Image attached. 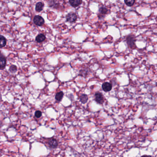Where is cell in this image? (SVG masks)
I'll list each match as a JSON object with an SVG mask.
<instances>
[{
	"mask_svg": "<svg viewBox=\"0 0 157 157\" xmlns=\"http://www.w3.org/2000/svg\"><path fill=\"white\" fill-rule=\"evenodd\" d=\"M95 100L99 104H102L104 102V99L102 93L99 92H96L95 95Z\"/></svg>",
	"mask_w": 157,
	"mask_h": 157,
	"instance_id": "cell-1",
	"label": "cell"
},
{
	"mask_svg": "<svg viewBox=\"0 0 157 157\" xmlns=\"http://www.w3.org/2000/svg\"><path fill=\"white\" fill-rule=\"evenodd\" d=\"M77 16L76 14L73 13H69L66 16V21L70 23L74 22L77 20Z\"/></svg>",
	"mask_w": 157,
	"mask_h": 157,
	"instance_id": "cell-2",
	"label": "cell"
},
{
	"mask_svg": "<svg viewBox=\"0 0 157 157\" xmlns=\"http://www.w3.org/2000/svg\"><path fill=\"white\" fill-rule=\"evenodd\" d=\"M34 23L38 26H41L44 24V20L41 16L39 15L35 16L33 19Z\"/></svg>",
	"mask_w": 157,
	"mask_h": 157,
	"instance_id": "cell-3",
	"label": "cell"
},
{
	"mask_svg": "<svg viewBox=\"0 0 157 157\" xmlns=\"http://www.w3.org/2000/svg\"><path fill=\"white\" fill-rule=\"evenodd\" d=\"M48 145L50 148L55 149L57 148L58 146V142L56 139H50L48 141Z\"/></svg>",
	"mask_w": 157,
	"mask_h": 157,
	"instance_id": "cell-4",
	"label": "cell"
},
{
	"mask_svg": "<svg viewBox=\"0 0 157 157\" xmlns=\"http://www.w3.org/2000/svg\"><path fill=\"white\" fill-rule=\"evenodd\" d=\"M102 89L106 92L111 91L112 89V84L109 82H105L102 85Z\"/></svg>",
	"mask_w": 157,
	"mask_h": 157,
	"instance_id": "cell-5",
	"label": "cell"
},
{
	"mask_svg": "<svg viewBox=\"0 0 157 157\" xmlns=\"http://www.w3.org/2000/svg\"><path fill=\"white\" fill-rule=\"evenodd\" d=\"M7 63V60L4 55H2L0 51V69H3L6 66Z\"/></svg>",
	"mask_w": 157,
	"mask_h": 157,
	"instance_id": "cell-6",
	"label": "cell"
},
{
	"mask_svg": "<svg viewBox=\"0 0 157 157\" xmlns=\"http://www.w3.org/2000/svg\"><path fill=\"white\" fill-rule=\"evenodd\" d=\"M69 2L72 7H75L82 4V0H69Z\"/></svg>",
	"mask_w": 157,
	"mask_h": 157,
	"instance_id": "cell-7",
	"label": "cell"
},
{
	"mask_svg": "<svg viewBox=\"0 0 157 157\" xmlns=\"http://www.w3.org/2000/svg\"><path fill=\"white\" fill-rule=\"evenodd\" d=\"M90 73V71H89V69H83L79 71V75L86 78L89 75Z\"/></svg>",
	"mask_w": 157,
	"mask_h": 157,
	"instance_id": "cell-8",
	"label": "cell"
},
{
	"mask_svg": "<svg viewBox=\"0 0 157 157\" xmlns=\"http://www.w3.org/2000/svg\"><path fill=\"white\" fill-rule=\"evenodd\" d=\"M134 38L133 37H129L127 38L128 45L130 48H133L134 46Z\"/></svg>",
	"mask_w": 157,
	"mask_h": 157,
	"instance_id": "cell-9",
	"label": "cell"
},
{
	"mask_svg": "<svg viewBox=\"0 0 157 157\" xmlns=\"http://www.w3.org/2000/svg\"><path fill=\"white\" fill-rule=\"evenodd\" d=\"M88 96L86 94H82L79 97V100L80 102L82 104H85L87 102L88 100Z\"/></svg>",
	"mask_w": 157,
	"mask_h": 157,
	"instance_id": "cell-10",
	"label": "cell"
},
{
	"mask_svg": "<svg viewBox=\"0 0 157 157\" xmlns=\"http://www.w3.org/2000/svg\"><path fill=\"white\" fill-rule=\"evenodd\" d=\"M63 96H64L63 92L62 91H60L56 94L55 96V100H57V101L59 102L62 100V98L63 97Z\"/></svg>",
	"mask_w": 157,
	"mask_h": 157,
	"instance_id": "cell-11",
	"label": "cell"
},
{
	"mask_svg": "<svg viewBox=\"0 0 157 157\" xmlns=\"http://www.w3.org/2000/svg\"><path fill=\"white\" fill-rule=\"evenodd\" d=\"M43 7H44V4L43 2H39L37 3V4L36 5V11L40 12L42 11L43 9Z\"/></svg>",
	"mask_w": 157,
	"mask_h": 157,
	"instance_id": "cell-12",
	"label": "cell"
},
{
	"mask_svg": "<svg viewBox=\"0 0 157 157\" xmlns=\"http://www.w3.org/2000/svg\"><path fill=\"white\" fill-rule=\"evenodd\" d=\"M7 40L5 37L0 35V48L4 47L6 45Z\"/></svg>",
	"mask_w": 157,
	"mask_h": 157,
	"instance_id": "cell-13",
	"label": "cell"
},
{
	"mask_svg": "<svg viewBox=\"0 0 157 157\" xmlns=\"http://www.w3.org/2000/svg\"><path fill=\"white\" fill-rule=\"evenodd\" d=\"M46 39V37L45 35L43 34H40L38 35L36 38V40L38 43H41L44 41Z\"/></svg>",
	"mask_w": 157,
	"mask_h": 157,
	"instance_id": "cell-14",
	"label": "cell"
},
{
	"mask_svg": "<svg viewBox=\"0 0 157 157\" xmlns=\"http://www.w3.org/2000/svg\"><path fill=\"white\" fill-rule=\"evenodd\" d=\"M99 11L100 14L102 15H104V14H107V12L108 11V10L107 9V7H101L100 8Z\"/></svg>",
	"mask_w": 157,
	"mask_h": 157,
	"instance_id": "cell-15",
	"label": "cell"
},
{
	"mask_svg": "<svg viewBox=\"0 0 157 157\" xmlns=\"http://www.w3.org/2000/svg\"><path fill=\"white\" fill-rule=\"evenodd\" d=\"M125 4L127 5L128 6L131 7L134 4L135 2V0H124Z\"/></svg>",
	"mask_w": 157,
	"mask_h": 157,
	"instance_id": "cell-16",
	"label": "cell"
},
{
	"mask_svg": "<svg viewBox=\"0 0 157 157\" xmlns=\"http://www.w3.org/2000/svg\"><path fill=\"white\" fill-rule=\"evenodd\" d=\"M9 71L12 73H15L17 71V67L14 65H12L9 68Z\"/></svg>",
	"mask_w": 157,
	"mask_h": 157,
	"instance_id": "cell-17",
	"label": "cell"
},
{
	"mask_svg": "<svg viewBox=\"0 0 157 157\" xmlns=\"http://www.w3.org/2000/svg\"><path fill=\"white\" fill-rule=\"evenodd\" d=\"M35 116L37 118H40L41 115H42V113L41 111H37L36 112H35Z\"/></svg>",
	"mask_w": 157,
	"mask_h": 157,
	"instance_id": "cell-18",
	"label": "cell"
}]
</instances>
